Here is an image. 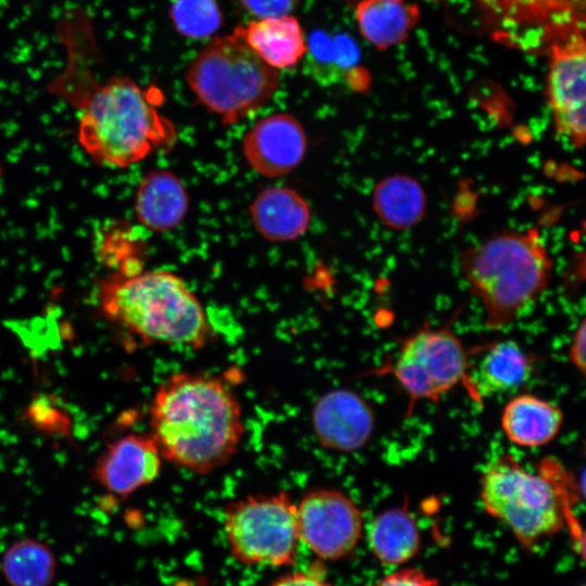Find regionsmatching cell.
<instances>
[{"instance_id":"1","label":"cell","mask_w":586,"mask_h":586,"mask_svg":"<svg viewBox=\"0 0 586 586\" xmlns=\"http://www.w3.org/2000/svg\"><path fill=\"white\" fill-rule=\"evenodd\" d=\"M151 436L167 461L206 474L225 466L244 435L241 405L218 378L181 371L156 390Z\"/></svg>"},{"instance_id":"2","label":"cell","mask_w":586,"mask_h":586,"mask_svg":"<svg viewBox=\"0 0 586 586\" xmlns=\"http://www.w3.org/2000/svg\"><path fill=\"white\" fill-rule=\"evenodd\" d=\"M56 87L81 112L78 142L100 165L126 168L176 141L171 122L128 77L97 84L88 72L75 69L67 71Z\"/></svg>"},{"instance_id":"3","label":"cell","mask_w":586,"mask_h":586,"mask_svg":"<svg viewBox=\"0 0 586 586\" xmlns=\"http://www.w3.org/2000/svg\"><path fill=\"white\" fill-rule=\"evenodd\" d=\"M579 488L575 475L552 457L542 459L532 472L511 454H501L485 466L479 495L485 511L525 549L568 526L575 551L584 558L585 534L573 512L583 496Z\"/></svg>"},{"instance_id":"4","label":"cell","mask_w":586,"mask_h":586,"mask_svg":"<svg viewBox=\"0 0 586 586\" xmlns=\"http://www.w3.org/2000/svg\"><path fill=\"white\" fill-rule=\"evenodd\" d=\"M98 300L110 321L144 344L201 348L213 339L202 303L170 271L116 273L101 283Z\"/></svg>"},{"instance_id":"5","label":"cell","mask_w":586,"mask_h":586,"mask_svg":"<svg viewBox=\"0 0 586 586\" xmlns=\"http://www.w3.org/2000/svg\"><path fill=\"white\" fill-rule=\"evenodd\" d=\"M460 269L482 304L485 326L500 330L520 318L549 286L553 260L536 228L506 230L467 249Z\"/></svg>"},{"instance_id":"6","label":"cell","mask_w":586,"mask_h":586,"mask_svg":"<svg viewBox=\"0 0 586 586\" xmlns=\"http://www.w3.org/2000/svg\"><path fill=\"white\" fill-rule=\"evenodd\" d=\"M186 81L201 105L232 124L266 104L278 90L280 76L234 28L215 37L195 55Z\"/></svg>"},{"instance_id":"7","label":"cell","mask_w":586,"mask_h":586,"mask_svg":"<svg viewBox=\"0 0 586 586\" xmlns=\"http://www.w3.org/2000/svg\"><path fill=\"white\" fill-rule=\"evenodd\" d=\"M224 528L232 557L249 565L293 563L300 542L296 505L285 492L247 495L229 502Z\"/></svg>"},{"instance_id":"8","label":"cell","mask_w":586,"mask_h":586,"mask_svg":"<svg viewBox=\"0 0 586 586\" xmlns=\"http://www.w3.org/2000/svg\"><path fill=\"white\" fill-rule=\"evenodd\" d=\"M491 37L507 47L545 53L585 35V0H473Z\"/></svg>"},{"instance_id":"9","label":"cell","mask_w":586,"mask_h":586,"mask_svg":"<svg viewBox=\"0 0 586 586\" xmlns=\"http://www.w3.org/2000/svg\"><path fill=\"white\" fill-rule=\"evenodd\" d=\"M449 326L424 327L400 344L387 372L408 397V413L419 402L437 403L458 386L466 387L470 355Z\"/></svg>"},{"instance_id":"10","label":"cell","mask_w":586,"mask_h":586,"mask_svg":"<svg viewBox=\"0 0 586 586\" xmlns=\"http://www.w3.org/2000/svg\"><path fill=\"white\" fill-rule=\"evenodd\" d=\"M298 539L317 557L339 560L358 545L362 513L346 494L334 488L307 492L296 505Z\"/></svg>"},{"instance_id":"11","label":"cell","mask_w":586,"mask_h":586,"mask_svg":"<svg viewBox=\"0 0 586 586\" xmlns=\"http://www.w3.org/2000/svg\"><path fill=\"white\" fill-rule=\"evenodd\" d=\"M546 97L556 135L573 149L586 139V41L574 36L546 54Z\"/></svg>"},{"instance_id":"12","label":"cell","mask_w":586,"mask_h":586,"mask_svg":"<svg viewBox=\"0 0 586 586\" xmlns=\"http://www.w3.org/2000/svg\"><path fill=\"white\" fill-rule=\"evenodd\" d=\"M311 426L322 447L351 454L371 441L375 415L358 393L348 388H335L316 400L311 410Z\"/></svg>"},{"instance_id":"13","label":"cell","mask_w":586,"mask_h":586,"mask_svg":"<svg viewBox=\"0 0 586 586\" xmlns=\"http://www.w3.org/2000/svg\"><path fill=\"white\" fill-rule=\"evenodd\" d=\"M307 137L301 123L288 113L260 118L244 135L243 155L260 176L279 178L293 171L304 160Z\"/></svg>"},{"instance_id":"14","label":"cell","mask_w":586,"mask_h":586,"mask_svg":"<svg viewBox=\"0 0 586 586\" xmlns=\"http://www.w3.org/2000/svg\"><path fill=\"white\" fill-rule=\"evenodd\" d=\"M151 435L129 434L106 447L94 467V477L110 494L126 497L152 483L162 466Z\"/></svg>"},{"instance_id":"15","label":"cell","mask_w":586,"mask_h":586,"mask_svg":"<svg viewBox=\"0 0 586 586\" xmlns=\"http://www.w3.org/2000/svg\"><path fill=\"white\" fill-rule=\"evenodd\" d=\"M480 358L470 366L466 388L470 396L484 398L508 394L530 381L535 357L514 340H499L477 346Z\"/></svg>"},{"instance_id":"16","label":"cell","mask_w":586,"mask_h":586,"mask_svg":"<svg viewBox=\"0 0 586 586\" xmlns=\"http://www.w3.org/2000/svg\"><path fill=\"white\" fill-rule=\"evenodd\" d=\"M303 71L321 87L346 86L361 91L369 85V75L359 65L357 44L345 34L314 30L306 40Z\"/></svg>"},{"instance_id":"17","label":"cell","mask_w":586,"mask_h":586,"mask_svg":"<svg viewBox=\"0 0 586 586\" xmlns=\"http://www.w3.org/2000/svg\"><path fill=\"white\" fill-rule=\"evenodd\" d=\"M257 232L271 242H289L302 237L310 221V207L294 189L282 186L262 190L250 204Z\"/></svg>"},{"instance_id":"18","label":"cell","mask_w":586,"mask_h":586,"mask_svg":"<svg viewBox=\"0 0 586 586\" xmlns=\"http://www.w3.org/2000/svg\"><path fill=\"white\" fill-rule=\"evenodd\" d=\"M188 208L187 189L169 170H152L137 187L133 211L138 221L150 230L160 232L178 227Z\"/></svg>"},{"instance_id":"19","label":"cell","mask_w":586,"mask_h":586,"mask_svg":"<svg viewBox=\"0 0 586 586\" xmlns=\"http://www.w3.org/2000/svg\"><path fill=\"white\" fill-rule=\"evenodd\" d=\"M235 29L255 54L278 72L294 68L306 52L303 27L291 14L257 18Z\"/></svg>"},{"instance_id":"20","label":"cell","mask_w":586,"mask_h":586,"mask_svg":"<svg viewBox=\"0 0 586 586\" xmlns=\"http://www.w3.org/2000/svg\"><path fill=\"white\" fill-rule=\"evenodd\" d=\"M564 420L562 409L533 394H518L505 405L500 424L506 437L520 447H542L559 434Z\"/></svg>"},{"instance_id":"21","label":"cell","mask_w":586,"mask_h":586,"mask_svg":"<svg viewBox=\"0 0 586 586\" xmlns=\"http://www.w3.org/2000/svg\"><path fill=\"white\" fill-rule=\"evenodd\" d=\"M420 15L418 5L409 0H360L355 7L361 37L380 51L405 42Z\"/></svg>"},{"instance_id":"22","label":"cell","mask_w":586,"mask_h":586,"mask_svg":"<svg viewBox=\"0 0 586 586\" xmlns=\"http://www.w3.org/2000/svg\"><path fill=\"white\" fill-rule=\"evenodd\" d=\"M367 535L371 552L384 565L405 564L420 549L419 526L406 505L378 513L371 520Z\"/></svg>"},{"instance_id":"23","label":"cell","mask_w":586,"mask_h":586,"mask_svg":"<svg viewBox=\"0 0 586 586\" xmlns=\"http://www.w3.org/2000/svg\"><path fill=\"white\" fill-rule=\"evenodd\" d=\"M0 566L10 586H51L56 574L54 552L34 538L12 543L2 553Z\"/></svg>"},{"instance_id":"24","label":"cell","mask_w":586,"mask_h":586,"mask_svg":"<svg viewBox=\"0 0 586 586\" xmlns=\"http://www.w3.org/2000/svg\"><path fill=\"white\" fill-rule=\"evenodd\" d=\"M424 202L421 187L404 176H393L381 181L373 194L379 217L396 228L416 224L423 214Z\"/></svg>"},{"instance_id":"25","label":"cell","mask_w":586,"mask_h":586,"mask_svg":"<svg viewBox=\"0 0 586 586\" xmlns=\"http://www.w3.org/2000/svg\"><path fill=\"white\" fill-rule=\"evenodd\" d=\"M169 16L177 33L195 39L215 34L222 21L216 0H174Z\"/></svg>"},{"instance_id":"26","label":"cell","mask_w":586,"mask_h":586,"mask_svg":"<svg viewBox=\"0 0 586 586\" xmlns=\"http://www.w3.org/2000/svg\"><path fill=\"white\" fill-rule=\"evenodd\" d=\"M372 586H441V582L416 568H403L385 575Z\"/></svg>"},{"instance_id":"27","label":"cell","mask_w":586,"mask_h":586,"mask_svg":"<svg viewBox=\"0 0 586 586\" xmlns=\"http://www.w3.org/2000/svg\"><path fill=\"white\" fill-rule=\"evenodd\" d=\"M301 0H237L239 5L256 18L290 14Z\"/></svg>"},{"instance_id":"28","label":"cell","mask_w":586,"mask_h":586,"mask_svg":"<svg viewBox=\"0 0 586 586\" xmlns=\"http://www.w3.org/2000/svg\"><path fill=\"white\" fill-rule=\"evenodd\" d=\"M586 321L583 318L575 329L568 349V359L582 375L586 372Z\"/></svg>"},{"instance_id":"29","label":"cell","mask_w":586,"mask_h":586,"mask_svg":"<svg viewBox=\"0 0 586 586\" xmlns=\"http://www.w3.org/2000/svg\"><path fill=\"white\" fill-rule=\"evenodd\" d=\"M270 586H332L319 574L297 571L276 579Z\"/></svg>"},{"instance_id":"30","label":"cell","mask_w":586,"mask_h":586,"mask_svg":"<svg viewBox=\"0 0 586 586\" xmlns=\"http://www.w3.org/2000/svg\"><path fill=\"white\" fill-rule=\"evenodd\" d=\"M0 175H1V166H0Z\"/></svg>"}]
</instances>
